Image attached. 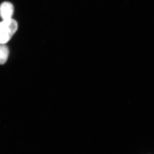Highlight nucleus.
Segmentation results:
<instances>
[{"mask_svg":"<svg viewBox=\"0 0 154 154\" xmlns=\"http://www.w3.org/2000/svg\"><path fill=\"white\" fill-rule=\"evenodd\" d=\"M9 50L5 44H0V64H4L7 61Z\"/></svg>","mask_w":154,"mask_h":154,"instance_id":"3","label":"nucleus"},{"mask_svg":"<svg viewBox=\"0 0 154 154\" xmlns=\"http://www.w3.org/2000/svg\"><path fill=\"white\" fill-rule=\"evenodd\" d=\"M14 12V8L12 3L5 2L0 5V17L4 20L11 19Z\"/></svg>","mask_w":154,"mask_h":154,"instance_id":"2","label":"nucleus"},{"mask_svg":"<svg viewBox=\"0 0 154 154\" xmlns=\"http://www.w3.org/2000/svg\"><path fill=\"white\" fill-rule=\"evenodd\" d=\"M17 28V22L12 18L0 22V44L7 43L16 33Z\"/></svg>","mask_w":154,"mask_h":154,"instance_id":"1","label":"nucleus"}]
</instances>
